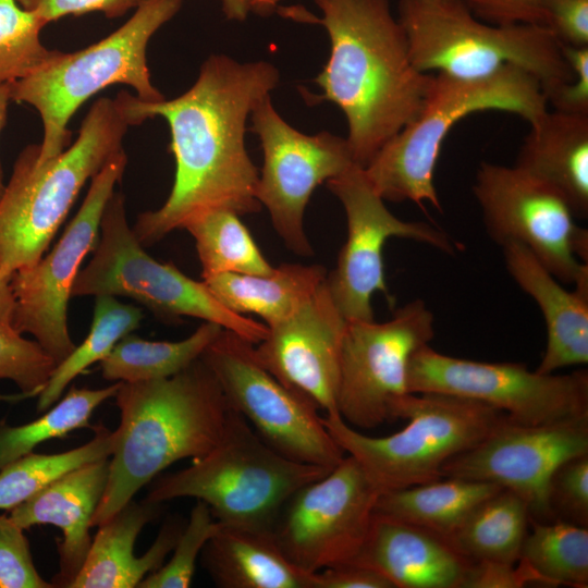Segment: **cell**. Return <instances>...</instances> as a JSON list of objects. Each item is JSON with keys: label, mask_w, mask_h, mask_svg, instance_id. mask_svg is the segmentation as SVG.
I'll list each match as a JSON object with an SVG mask.
<instances>
[{"label": "cell", "mask_w": 588, "mask_h": 588, "mask_svg": "<svg viewBox=\"0 0 588 588\" xmlns=\"http://www.w3.org/2000/svg\"><path fill=\"white\" fill-rule=\"evenodd\" d=\"M279 77L267 61L241 63L212 54L193 86L176 98L146 101L127 91L115 96L130 126L160 117L171 135L169 150L175 161L171 192L160 208L140 213L132 226L144 247L210 209L240 216L260 210L259 172L245 147L246 122Z\"/></svg>", "instance_id": "cell-1"}, {"label": "cell", "mask_w": 588, "mask_h": 588, "mask_svg": "<svg viewBox=\"0 0 588 588\" xmlns=\"http://www.w3.org/2000/svg\"><path fill=\"white\" fill-rule=\"evenodd\" d=\"M330 38L328 62L315 82L317 101L344 113L355 164L376 154L421 111L432 76L412 61L408 42L389 0H315Z\"/></svg>", "instance_id": "cell-2"}, {"label": "cell", "mask_w": 588, "mask_h": 588, "mask_svg": "<svg viewBox=\"0 0 588 588\" xmlns=\"http://www.w3.org/2000/svg\"><path fill=\"white\" fill-rule=\"evenodd\" d=\"M114 397L121 421L91 527L109 520L170 465L210 452L235 413L201 358L168 378L121 382Z\"/></svg>", "instance_id": "cell-3"}, {"label": "cell", "mask_w": 588, "mask_h": 588, "mask_svg": "<svg viewBox=\"0 0 588 588\" xmlns=\"http://www.w3.org/2000/svg\"><path fill=\"white\" fill-rule=\"evenodd\" d=\"M128 127L115 98L102 97L61 154L38 163L39 144L20 152L0 197V270L33 266L45 255L82 187L123 150Z\"/></svg>", "instance_id": "cell-4"}, {"label": "cell", "mask_w": 588, "mask_h": 588, "mask_svg": "<svg viewBox=\"0 0 588 588\" xmlns=\"http://www.w3.org/2000/svg\"><path fill=\"white\" fill-rule=\"evenodd\" d=\"M487 110L517 114L530 124L548 102L540 82L517 66L475 79L437 73L419 114L363 168L369 183L383 200L429 203L441 210L433 180L442 144L458 121Z\"/></svg>", "instance_id": "cell-5"}, {"label": "cell", "mask_w": 588, "mask_h": 588, "mask_svg": "<svg viewBox=\"0 0 588 588\" xmlns=\"http://www.w3.org/2000/svg\"><path fill=\"white\" fill-rule=\"evenodd\" d=\"M184 0H143L132 16L101 40L74 52L56 51L27 76L10 84L11 100L26 103L41 118L44 136L37 162L71 145L69 121L91 96L113 84L131 86L146 101L164 99L151 82L147 46Z\"/></svg>", "instance_id": "cell-6"}, {"label": "cell", "mask_w": 588, "mask_h": 588, "mask_svg": "<svg viewBox=\"0 0 588 588\" xmlns=\"http://www.w3.org/2000/svg\"><path fill=\"white\" fill-rule=\"evenodd\" d=\"M397 12L412 61L424 73L475 79L513 65L535 76L544 95L574 77L561 41L543 25L490 24L460 0H397Z\"/></svg>", "instance_id": "cell-7"}, {"label": "cell", "mask_w": 588, "mask_h": 588, "mask_svg": "<svg viewBox=\"0 0 588 588\" xmlns=\"http://www.w3.org/2000/svg\"><path fill=\"white\" fill-rule=\"evenodd\" d=\"M330 470L279 454L235 411L219 444L189 466L157 479L146 500L194 498L223 525L272 530L285 501Z\"/></svg>", "instance_id": "cell-8"}, {"label": "cell", "mask_w": 588, "mask_h": 588, "mask_svg": "<svg viewBox=\"0 0 588 588\" xmlns=\"http://www.w3.org/2000/svg\"><path fill=\"white\" fill-rule=\"evenodd\" d=\"M400 431L370 437L340 416L322 421L344 453L354 457L382 493L442 478V466L479 443L509 417L485 403L441 393H407L393 407Z\"/></svg>", "instance_id": "cell-9"}, {"label": "cell", "mask_w": 588, "mask_h": 588, "mask_svg": "<svg viewBox=\"0 0 588 588\" xmlns=\"http://www.w3.org/2000/svg\"><path fill=\"white\" fill-rule=\"evenodd\" d=\"M99 295L130 297L161 319L193 317L213 322L253 344L268 332L265 323L223 306L203 281L151 257L130 226L124 197L117 192L103 210L93 257L72 287V296Z\"/></svg>", "instance_id": "cell-10"}, {"label": "cell", "mask_w": 588, "mask_h": 588, "mask_svg": "<svg viewBox=\"0 0 588 588\" xmlns=\"http://www.w3.org/2000/svg\"><path fill=\"white\" fill-rule=\"evenodd\" d=\"M200 358L230 405L279 454L332 469L344 452L327 430L318 407L284 385L256 358L254 344L222 329Z\"/></svg>", "instance_id": "cell-11"}, {"label": "cell", "mask_w": 588, "mask_h": 588, "mask_svg": "<svg viewBox=\"0 0 588 588\" xmlns=\"http://www.w3.org/2000/svg\"><path fill=\"white\" fill-rule=\"evenodd\" d=\"M409 393H441L485 403L522 425L588 418V372L539 373L518 363L458 358L422 346L407 369Z\"/></svg>", "instance_id": "cell-12"}, {"label": "cell", "mask_w": 588, "mask_h": 588, "mask_svg": "<svg viewBox=\"0 0 588 588\" xmlns=\"http://www.w3.org/2000/svg\"><path fill=\"white\" fill-rule=\"evenodd\" d=\"M471 189L492 241L522 244L559 281L575 282L587 265L588 232L559 191L517 166L491 162L479 166Z\"/></svg>", "instance_id": "cell-13"}, {"label": "cell", "mask_w": 588, "mask_h": 588, "mask_svg": "<svg viewBox=\"0 0 588 588\" xmlns=\"http://www.w3.org/2000/svg\"><path fill=\"white\" fill-rule=\"evenodd\" d=\"M126 164L123 149L91 177L83 204L53 248L33 266L13 272L11 324L22 334H32L57 365L76 346L68 327L73 283L97 244L103 210Z\"/></svg>", "instance_id": "cell-14"}, {"label": "cell", "mask_w": 588, "mask_h": 588, "mask_svg": "<svg viewBox=\"0 0 588 588\" xmlns=\"http://www.w3.org/2000/svg\"><path fill=\"white\" fill-rule=\"evenodd\" d=\"M434 336V316L416 298L383 322L347 321L341 348L336 407L355 429L393 420V407L407 390L408 364Z\"/></svg>", "instance_id": "cell-15"}, {"label": "cell", "mask_w": 588, "mask_h": 588, "mask_svg": "<svg viewBox=\"0 0 588 588\" xmlns=\"http://www.w3.org/2000/svg\"><path fill=\"white\" fill-rule=\"evenodd\" d=\"M380 494L359 463L344 456L285 501L273 523V537L308 573L348 563L368 535Z\"/></svg>", "instance_id": "cell-16"}, {"label": "cell", "mask_w": 588, "mask_h": 588, "mask_svg": "<svg viewBox=\"0 0 588 588\" xmlns=\"http://www.w3.org/2000/svg\"><path fill=\"white\" fill-rule=\"evenodd\" d=\"M327 186L341 201L347 234L327 284L335 305L347 320H373L372 296L383 293L392 304L385 282L383 248L391 237L413 240L453 255L461 249L443 230L425 221L394 216L369 183L364 169L351 166Z\"/></svg>", "instance_id": "cell-17"}, {"label": "cell", "mask_w": 588, "mask_h": 588, "mask_svg": "<svg viewBox=\"0 0 588 588\" xmlns=\"http://www.w3.org/2000/svg\"><path fill=\"white\" fill-rule=\"evenodd\" d=\"M264 151L256 198L269 211L285 246L298 256L314 254L304 228L314 191L355 164L346 138L329 132L304 134L275 111L270 95L250 114Z\"/></svg>", "instance_id": "cell-18"}, {"label": "cell", "mask_w": 588, "mask_h": 588, "mask_svg": "<svg viewBox=\"0 0 588 588\" xmlns=\"http://www.w3.org/2000/svg\"><path fill=\"white\" fill-rule=\"evenodd\" d=\"M588 453V418L522 425L507 418L470 449L442 466V477L492 482L520 497L530 518L554 520L549 481L566 460Z\"/></svg>", "instance_id": "cell-19"}, {"label": "cell", "mask_w": 588, "mask_h": 588, "mask_svg": "<svg viewBox=\"0 0 588 588\" xmlns=\"http://www.w3.org/2000/svg\"><path fill=\"white\" fill-rule=\"evenodd\" d=\"M347 320L326 281L291 316L268 327L254 344L257 360L279 381L339 416L341 348Z\"/></svg>", "instance_id": "cell-20"}, {"label": "cell", "mask_w": 588, "mask_h": 588, "mask_svg": "<svg viewBox=\"0 0 588 588\" xmlns=\"http://www.w3.org/2000/svg\"><path fill=\"white\" fill-rule=\"evenodd\" d=\"M348 563L377 571L393 588H465L475 561L450 538L375 511L368 535Z\"/></svg>", "instance_id": "cell-21"}, {"label": "cell", "mask_w": 588, "mask_h": 588, "mask_svg": "<svg viewBox=\"0 0 588 588\" xmlns=\"http://www.w3.org/2000/svg\"><path fill=\"white\" fill-rule=\"evenodd\" d=\"M505 268L540 308L547 328L546 351L536 371L553 373L559 369L588 363V266L567 291L547 267L524 245L501 246Z\"/></svg>", "instance_id": "cell-22"}, {"label": "cell", "mask_w": 588, "mask_h": 588, "mask_svg": "<svg viewBox=\"0 0 588 588\" xmlns=\"http://www.w3.org/2000/svg\"><path fill=\"white\" fill-rule=\"evenodd\" d=\"M109 458L82 465L10 510V518L22 529L53 525L62 531L58 541L60 571L51 583L69 588L91 544V519L103 494Z\"/></svg>", "instance_id": "cell-23"}, {"label": "cell", "mask_w": 588, "mask_h": 588, "mask_svg": "<svg viewBox=\"0 0 588 588\" xmlns=\"http://www.w3.org/2000/svg\"><path fill=\"white\" fill-rule=\"evenodd\" d=\"M162 503L130 501L101 524L87 556L69 588H133L158 569L173 550L183 529L180 522L167 523L143 556L134 554L140 530L161 512Z\"/></svg>", "instance_id": "cell-24"}, {"label": "cell", "mask_w": 588, "mask_h": 588, "mask_svg": "<svg viewBox=\"0 0 588 588\" xmlns=\"http://www.w3.org/2000/svg\"><path fill=\"white\" fill-rule=\"evenodd\" d=\"M201 563L222 588H316L317 573L295 565L272 530L219 523L201 551Z\"/></svg>", "instance_id": "cell-25"}, {"label": "cell", "mask_w": 588, "mask_h": 588, "mask_svg": "<svg viewBox=\"0 0 588 588\" xmlns=\"http://www.w3.org/2000/svg\"><path fill=\"white\" fill-rule=\"evenodd\" d=\"M518 168L559 191L576 217L588 213V115L547 110L530 123Z\"/></svg>", "instance_id": "cell-26"}, {"label": "cell", "mask_w": 588, "mask_h": 588, "mask_svg": "<svg viewBox=\"0 0 588 588\" xmlns=\"http://www.w3.org/2000/svg\"><path fill=\"white\" fill-rule=\"evenodd\" d=\"M327 274L320 265L282 264L267 274L221 273L201 281L228 309L259 316L269 327L296 311Z\"/></svg>", "instance_id": "cell-27"}, {"label": "cell", "mask_w": 588, "mask_h": 588, "mask_svg": "<svg viewBox=\"0 0 588 588\" xmlns=\"http://www.w3.org/2000/svg\"><path fill=\"white\" fill-rule=\"evenodd\" d=\"M501 489L492 482L442 477L380 494L376 512L450 538L479 503Z\"/></svg>", "instance_id": "cell-28"}, {"label": "cell", "mask_w": 588, "mask_h": 588, "mask_svg": "<svg viewBox=\"0 0 588 588\" xmlns=\"http://www.w3.org/2000/svg\"><path fill=\"white\" fill-rule=\"evenodd\" d=\"M528 504L502 488L465 518L450 537L456 548L475 562L515 564L528 532Z\"/></svg>", "instance_id": "cell-29"}, {"label": "cell", "mask_w": 588, "mask_h": 588, "mask_svg": "<svg viewBox=\"0 0 588 588\" xmlns=\"http://www.w3.org/2000/svg\"><path fill=\"white\" fill-rule=\"evenodd\" d=\"M223 328L204 321L184 340L148 341L123 336L100 362L102 377L115 382H139L171 377L200 358Z\"/></svg>", "instance_id": "cell-30"}, {"label": "cell", "mask_w": 588, "mask_h": 588, "mask_svg": "<svg viewBox=\"0 0 588 588\" xmlns=\"http://www.w3.org/2000/svg\"><path fill=\"white\" fill-rule=\"evenodd\" d=\"M236 212L217 208L188 220L195 240L201 279L221 273L267 274L273 270Z\"/></svg>", "instance_id": "cell-31"}, {"label": "cell", "mask_w": 588, "mask_h": 588, "mask_svg": "<svg viewBox=\"0 0 588 588\" xmlns=\"http://www.w3.org/2000/svg\"><path fill=\"white\" fill-rule=\"evenodd\" d=\"M530 523L518 561L542 586L588 587V528L563 519Z\"/></svg>", "instance_id": "cell-32"}, {"label": "cell", "mask_w": 588, "mask_h": 588, "mask_svg": "<svg viewBox=\"0 0 588 588\" xmlns=\"http://www.w3.org/2000/svg\"><path fill=\"white\" fill-rule=\"evenodd\" d=\"M142 309L119 302L115 296H96L90 330L78 346L53 369L38 394L37 411L46 412L58 402L69 385L90 365L101 362L125 335L138 328Z\"/></svg>", "instance_id": "cell-33"}, {"label": "cell", "mask_w": 588, "mask_h": 588, "mask_svg": "<svg viewBox=\"0 0 588 588\" xmlns=\"http://www.w3.org/2000/svg\"><path fill=\"white\" fill-rule=\"evenodd\" d=\"M115 433L102 425L87 443L56 454L28 453L0 469V510H12L64 474L87 463L108 458Z\"/></svg>", "instance_id": "cell-34"}, {"label": "cell", "mask_w": 588, "mask_h": 588, "mask_svg": "<svg viewBox=\"0 0 588 588\" xmlns=\"http://www.w3.org/2000/svg\"><path fill=\"white\" fill-rule=\"evenodd\" d=\"M120 384L115 382L95 390L72 387L61 401L38 419L16 427L0 426V469L32 453L44 441L90 427L89 419L94 411L107 399L114 396Z\"/></svg>", "instance_id": "cell-35"}, {"label": "cell", "mask_w": 588, "mask_h": 588, "mask_svg": "<svg viewBox=\"0 0 588 588\" xmlns=\"http://www.w3.org/2000/svg\"><path fill=\"white\" fill-rule=\"evenodd\" d=\"M45 26L16 0H0V85L27 76L52 58L57 50L40 41Z\"/></svg>", "instance_id": "cell-36"}, {"label": "cell", "mask_w": 588, "mask_h": 588, "mask_svg": "<svg viewBox=\"0 0 588 588\" xmlns=\"http://www.w3.org/2000/svg\"><path fill=\"white\" fill-rule=\"evenodd\" d=\"M219 522L212 516L208 505L197 500L191 511L189 519L183 527L170 561L147 575L138 588H187L191 586L196 561L217 531Z\"/></svg>", "instance_id": "cell-37"}, {"label": "cell", "mask_w": 588, "mask_h": 588, "mask_svg": "<svg viewBox=\"0 0 588 588\" xmlns=\"http://www.w3.org/2000/svg\"><path fill=\"white\" fill-rule=\"evenodd\" d=\"M57 364L37 341L27 340L10 322H0V379L38 396Z\"/></svg>", "instance_id": "cell-38"}, {"label": "cell", "mask_w": 588, "mask_h": 588, "mask_svg": "<svg viewBox=\"0 0 588 588\" xmlns=\"http://www.w3.org/2000/svg\"><path fill=\"white\" fill-rule=\"evenodd\" d=\"M548 502L553 519L588 527V453L558 466L549 481Z\"/></svg>", "instance_id": "cell-39"}, {"label": "cell", "mask_w": 588, "mask_h": 588, "mask_svg": "<svg viewBox=\"0 0 588 588\" xmlns=\"http://www.w3.org/2000/svg\"><path fill=\"white\" fill-rule=\"evenodd\" d=\"M24 529L0 515V588H51L35 568Z\"/></svg>", "instance_id": "cell-40"}, {"label": "cell", "mask_w": 588, "mask_h": 588, "mask_svg": "<svg viewBox=\"0 0 588 588\" xmlns=\"http://www.w3.org/2000/svg\"><path fill=\"white\" fill-rule=\"evenodd\" d=\"M561 49L574 77L547 93V102L554 111L588 115V46L561 42Z\"/></svg>", "instance_id": "cell-41"}, {"label": "cell", "mask_w": 588, "mask_h": 588, "mask_svg": "<svg viewBox=\"0 0 588 588\" xmlns=\"http://www.w3.org/2000/svg\"><path fill=\"white\" fill-rule=\"evenodd\" d=\"M541 25L562 44L588 46V0H542Z\"/></svg>", "instance_id": "cell-42"}, {"label": "cell", "mask_w": 588, "mask_h": 588, "mask_svg": "<svg viewBox=\"0 0 588 588\" xmlns=\"http://www.w3.org/2000/svg\"><path fill=\"white\" fill-rule=\"evenodd\" d=\"M19 4L35 13L46 25L66 15H83L101 12L115 19L136 9L143 0H16Z\"/></svg>", "instance_id": "cell-43"}, {"label": "cell", "mask_w": 588, "mask_h": 588, "mask_svg": "<svg viewBox=\"0 0 588 588\" xmlns=\"http://www.w3.org/2000/svg\"><path fill=\"white\" fill-rule=\"evenodd\" d=\"M479 20L495 25H541L542 0H460Z\"/></svg>", "instance_id": "cell-44"}, {"label": "cell", "mask_w": 588, "mask_h": 588, "mask_svg": "<svg viewBox=\"0 0 588 588\" xmlns=\"http://www.w3.org/2000/svg\"><path fill=\"white\" fill-rule=\"evenodd\" d=\"M542 586L539 577L523 562L515 564L475 562L465 588H520L527 585Z\"/></svg>", "instance_id": "cell-45"}, {"label": "cell", "mask_w": 588, "mask_h": 588, "mask_svg": "<svg viewBox=\"0 0 588 588\" xmlns=\"http://www.w3.org/2000/svg\"><path fill=\"white\" fill-rule=\"evenodd\" d=\"M316 575V588H393L383 575L356 563L331 566Z\"/></svg>", "instance_id": "cell-46"}, {"label": "cell", "mask_w": 588, "mask_h": 588, "mask_svg": "<svg viewBox=\"0 0 588 588\" xmlns=\"http://www.w3.org/2000/svg\"><path fill=\"white\" fill-rule=\"evenodd\" d=\"M14 271L0 270V322H10L12 319L15 301L11 286Z\"/></svg>", "instance_id": "cell-47"}, {"label": "cell", "mask_w": 588, "mask_h": 588, "mask_svg": "<svg viewBox=\"0 0 588 588\" xmlns=\"http://www.w3.org/2000/svg\"><path fill=\"white\" fill-rule=\"evenodd\" d=\"M222 11L228 20L242 22L247 17L250 0H221Z\"/></svg>", "instance_id": "cell-48"}, {"label": "cell", "mask_w": 588, "mask_h": 588, "mask_svg": "<svg viewBox=\"0 0 588 588\" xmlns=\"http://www.w3.org/2000/svg\"><path fill=\"white\" fill-rule=\"evenodd\" d=\"M11 101L12 100H11L10 84H1L0 85V134L5 126L7 117H8V108ZM4 187H5V184L3 182V173H2L1 162H0V197L3 194Z\"/></svg>", "instance_id": "cell-49"}, {"label": "cell", "mask_w": 588, "mask_h": 588, "mask_svg": "<svg viewBox=\"0 0 588 588\" xmlns=\"http://www.w3.org/2000/svg\"><path fill=\"white\" fill-rule=\"evenodd\" d=\"M281 0H250L249 11L258 15H268L275 10Z\"/></svg>", "instance_id": "cell-50"}, {"label": "cell", "mask_w": 588, "mask_h": 588, "mask_svg": "<svg viewBox=\"0 0 588 588\" xmlns=\"http://www.w3.org/2000/svg\"><path fill=\"white\" fill-rule=\"evenodd\" d=\"M28 397H33V396L30 394L24 393V392H21L19 394H13V395H2V394H0V401H4V402H15V401L25 400V399H28Z\"/></svg>", "instance_id": "cell-51"}]
</instances>
